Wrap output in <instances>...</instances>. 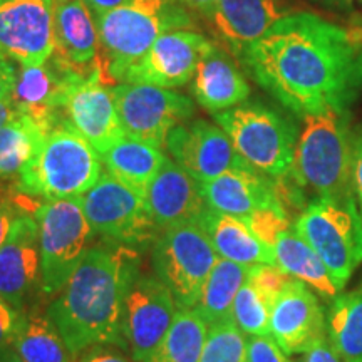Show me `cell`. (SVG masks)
Masks as SVG:
<instances>
[{
    "mask_svg": "<svg viewBox=\"0 0 362 362\" xmlns=\"http://www.w3.org/2000/svg\"><path fill=\"white\" fill-rule=\"evenodd\" d=\"M240 61L298 116L347 111L362 89V33L312 12H292L248 45Z\"/></svg>",
    "mask_w": 362,
    "mask_h": 362,
    "instance_id": "1",
    "label": "cell"
},
{
    "mask_svg": "<svg viewBox=\"0 0 362 362\" xmlns=\"http://www.w3.org/2000/svg\"><path fill=\"white\" fill-rule=\"evenodd\" d=\"M136 270L133 248L116 243L89 248L47 310L72 357L119 344L124 293Z\"/></svg>",
    "mask_w": 362,
    "mask_h": 362,
    "instance_id": "2",
    "label": "cell"
},
{
    "mask_svg": "<svg viewBox=\"0 0 362 362\" xmlns=\"http://www.w3.org/2000/svg\"><path fill=\"white\" fill-rule=\"evenodd\" d=\"M99 34L103 76L121 81L161 35L193 30L194 21L178 0H129L115 11L94 17Z\"/></svg>",
    "mask_w": 362,
    "mask_h": 362,
    "instance_id": "3",
    "label": "cell"
},
{
    "mask_svg": "<svg viewBox=\"0 0 362 362\" xmlns=\"http://www.w3.org/2000/svg\"><path fill=\"white\" fill-rule=\"evenodd\" d=\"M304 117L291 173L298 188L317 198H342L351 193L352 144L347 111L327 110Z\"/></svg>",
    "mask_w": 362,
    "mask_h": 362,
    "instance_id": "4",
    "label": "cell"
},
{
    "mask_svg": "<svg viewBox=\"0 0 362 362\" xmlns=\"http://www.w3.org/2000/svg\"><path fill=\"white\" fill-rule=\"evenodd\" d=\"M101 155L67 123L44 138L33 161L17 178V188L45 202L79 198L101 178Z\"/></svg>",
    "mask_w": 362,
    "mask_h": 362,
    "instance_id": "5",
    "label": "cell"
},
{
    "mask_svg": "<svg viewBox=\"0 0 362 362\" xmlns=\"http://www.w3.org/2000/svg\"><path fill=\"white\" fill-rule=\"evenodd\" d=\"M214 117L252 168L274 180L291 173L298 134L282 115L262 104L243 103Z\"/></svg>",
    "mask_w": 362,
    "mask_h": 362,
    "instance_id": "6",
    "label": "cell"
},
{
    "mask_svg": "<svg viewBox=\"0 0 362 362\" xmlns=\"http://www.w3.org/2000/svg\"><path fill=\"white\" fill-rule=\"evenodd\" d=\"M293 228L344 288L362 264V216L354 194L317 198L298 215Z\"/></svg>",
    "mask_w": 362,
    "mask_h": 362,
    "instance_id": "7",
    "label": "cell"
},
{
    "mask_svg": "<svg viewBox=\"0 0 362 362\" xmlns=\"http://www.w3.org/2000/svg\"><path fill=\"white\" fill-rule=\"evenodd\" d=\"M218 259L198 221L161 230L153 247L156 277L173 293L178 309H193Z\"/></svg>",
    "mask_w": 362,
    "mask_h": 362,
    "instance_id": "8",
    "label": "cell"
},
{
    "mask_svg": "<svg viewBox=\"0 0 362 362\" xmlns=\"http://www.w3.org/2000/svg\"><path fill=\"white\" fill-rule=\"evenodd\" d=\"M34 218L39 225L42 292L57 296L90 248L94 230L79 198L40 203Z\"/></svg>",
    "mask_w": 362,
    "mask_h": 362,
    "instance_id": "9",
    "label": "cell"
},
{
    "mask_svg": "<svg viewBox=\"0 0 362 362\" xmlns=\"http://www.w3.org/2000/svg\"><path fill=\"white\" fill-rule=\"evenodd\" d=\"M79 202L94 233L106 242L128 248L146 247L160 235L148 215L144 194L111 173H103Z\"/></svg>",
    "mask_w": 362,
    "mask_h": 362,
    "instance_id": "10",
    "label": "cell"
},
{
    "mask_svg": "<svg viewBox=\"0 0 362 362\" xmlns=\"http://www.w3.org/2000/svg\"><path fill=\"white\" fill-rule=\"evenodd\" d=\"M176 307L173 293L160 279L134 272L124 293L119 327V346L131 359H149L173 324Z\"/></svg>",
    "mask_w": 362,
    "mask_h": 362,
    "instance_id": "11",
    "label": "cell"
},
{
    "mask_svg": "<svg viewBox=\"0 0 362 362\" xmlns=\"http://www.w3.org/2000/svg\"><path fill=\"white\" fill-rule=\"evenodd\" d=\"M112 94L124 134L160 149L170 131L194 112L188 96L156 86L123 83L112 88Z\"/></svg>",
    "mask_w": 362,
    "mask_h": 362,
    "instance_id": "12",
    "label": "cell"
},
{
    "mask_svg": "<svg viewBox=\"0 0 362 362\" xmlns=\"http://www.w3.org/2000/svg\"><path fill=\"white\" fill-rule=\"evenodd\" d=\"M56 45L54 0H0V56L21 66H39Z\"/></svg>",
    "mask_w": 362,
    "mask_h": 362,
    "instance_id": "13",
    "label": "cell"
},
{
    "mask_svg": "<svg viewBox=\"0 0 362 362\" xmlns=\"http://www.w3.org/2000/svg\"><path fill=\"white\" fill-rule=\"evenodd\" d=\"M211 45L214 40H208L197 30L168 33L126 71L121 81L124 84H148L165 89L181 88L192 81Z\"/></svg>",
    "mask_w": 362,
    "mask_h": 362,
    "instance_id": "14",
    "label": "cell"
},
{
    "mask_svg": "<svg viewBox=\"0 0 362 362\" xmlns=\"http://www.w3.org/2000/svg\"><path fill=\"white\" fill-rule=\"evenodd\" d=\"M165 148L181 168L200 183L215 180L230 170L250 166L218 124L203 119L181 123L171 129Z\"/></svg>",
    "mask_w": 362,
    "mask_h": 362,
    "instance_id": "15",
    "label": "cell"
},
{
    "mask_svg": "<svg viewBox=\"0 0 362 362\" xmlns=\"http://www.w3.org/2000/svg\"><path fill=\"white\" fill-rule=\"evenodd\" d=\"M37 287L42 288L39 225L33 215L21 214L0 248V297L21 312Z\"/></svg>",
    "mask_w": 362,
    "mask_h": 362,
    "instance_id": "16",
    "label": "cell"
},
{
    "mask_svg": "<svg viewBox=\"0 0 362 362\" xmlns=\"http://www.w3.org/2000/svg\"><path fill=\"white\" fill-rule=\"evenodd\" d=\"M64 119L101 156L126 136L112 88L103 84L101 72L71 89L64 106Z\"/></svg>",
    "mask_w": 362,
    "mask_h": 362,
    "instance_id": "17",
    "label": "cell"
},
{
    "mask_svg": "<svg viewBox=\"0 0 362 362\" xmlns=\"http://www.w3.org/2000/svg\"><path fill=\"white\" fill-rule=\"evenodd\" d=\"M288 13L287 0H218L205 17L216 44L240 59L248 45Z\"/></svg>",
    "mask_w": 362,
    "mask_h": 362,
    "instance_id": "18",
    "label": "cell"
},
{
    "mask_svg": "<svg viewBox=\"0 0 362 362\" xmlns=\"http://www.w3.org/2000/svg\"><path fill=\"white\" fill-rule=\"evenodd\" d=\"M325 317L314 291L293 279L270 312V336L287 356L304 354L325 336Z\"/></svg>",
    "mask_w": 362,
    "mask_h": 362,
    "instance_id": "19",
    "label": "cell"
},
{
    "mask_svg": "<svg viewBox=\"0 0 362 362\" xmlns=\"http://www.w3.org/2000/svg\"><path fill=\"white\" fill-rule=\"evenodd\" d=\"M144 205L149 218L161 232L170 226L198 221L206 203L200 181L175 160L166 158L144 192Z\"/></svg>",
    "mask_w": 362,
    "mask_h": 362,
    "instance_id": "20",
    "label": "cell"
},
{
    "mask_svg": "<svg viewBox=\"0 0 362 362\" xmlns=\"http://www.w3.org/2000/svg\"><path fill=\"white\" fill-rule=\"evenodd\" d=\"M202 193L206 206L242 220L262 208L284 206L277 193V181L252 166L230 170L202 183Z\"/></svg>",
    "mask_w": 362,
    "mask_h": 362,
    "instance_id": "21",
    "label": "cell"
},
{
    "mask_svg": "<svg viewBox=\"0 0 362 362\" xmlns=\"http://www.w3.org/2000/svg\"><path fill=\"white\" fill-rule=\"evenodd\" d=\"M193 98L208 112L232 110L250 96V86L235 64V61L220 44L214 42L189 81Z\"/></svg>",
    "mask_w": 362,
    "mask_h": 362,
    "instance_id": "22",
    "label": "cell"
},
{
    "mask_svg": "<svg viewBox=\"0 0 362 362\" xmlns=\"http://www.w3.org/2000/svg\"><path fill=\"white\" fill-rule=\"evenodd\" d=\"M198 223L205 230L220 259L245 267L277 265L274 250L260 242L242 218L205 206Z\"/></svg>",
    "mask_w": 362,
    "mask_h": 362,
    "instance_id": "23",
    "label": "cell"
},
{
    "mask_svg": "<svg viewBox=\"0 0 362 362\" xmlns=\"http://www.w3.org/2000/svg\"><path fill=\"white\" fill-rule=\"evenodd\" d=\"M54 19L59 51L79 66H96L99 34L84 0H54Z\"/></svg>",
    "mask_w": 362,
    "mask_h": 362,
    "instance_id": "24",
    "label": "cell"
},
{
    "mask_svg": "<svg viewBox=\"0 0 362 362\" xmlns=\"http://www.w3.org/2000/svg\"><path fill=\"white\" fill-rule=\"evenodd\" d=\"M275 264L291 277L300 280L325 300H334L342 288L334 280L332 275L319 255L309 243L296 232V228L287 230L277 238L274 245Z\"/></svg>",
    "mask_w": 362,
    "mask_h": 362,
    "instance_id": "25",
    "label": "cell"
},
{
    "mask_svg": "<svg viewBox=\"0 0 362 362\" xmlns=\"http://www.w3.org/2000/svg\"><path fill=\"white\" fill-rule=\"evenodd\" d=\"M101 158L107 173L143 194L166 161L165 153L160 148L129 136L112 144Z\"/></svg>",
    "mask_w": 362,
    "mask_h": 362,
    "instance_id": "26",
    "label": "cell"
},
{
    "mask_svg": "<svg viewBox=\"0 0 362 362\" xmlns=\"http://www.w3.org/2000/svg\"><path fill=\"white\" fill-rule=\"evenodd\" d=\"M250 267L218 259L203 285L200 298L193 310L198 312L208 325L232 320L235 297L247 282Z\"/></svg>",
    "mask_w": 362,
    "mask_h": 362,
    "instance_id": "27",
    "label": "cell"
},
{
    "mask_svg": "<svg viewBox=\"0 0 362 362\" xmlns=\"http://www.w3.org/2000/svg\"><path fill=\"white\" fill-rule=\"evenodd\" d=\"M325 325L337 356L344 362H362V284L334 298Z\"/></svg>",
    "mask_w": 362,
    "mask_h": 362,
    "instance_id": "28",
    "label": "cell"
},
{
    "mask_svg": "<svg viewBox=\"0 0 362 362\" xmlns=\"http://www.w3.org/2000/svg\"><path fill=\"white\" fill-rule=\"evenodd\" d=\"M11 347L24 362H72L74 359L49 315H22Z\"/></svg>",
    "mask_w": 362,
    "mask_h": 362,
    "instance_id": "29",
    "label": "cell"
},
{
    "mask_svg": "<svg viewBox=\"0 0 362 362\" xmlns=\"http://www.w3.org/2000/svg\"><path fill=\"white\" fill-rule=\"evenodd\" d=\"M51 131L19 115L0 128V180L19 178Z\"/></svg>",
    "mask_w": 362,
    "mask_h": 362,
    "instance_id": "30",
    "label": "cell"
},
{
    "mask_svg": "<svg viewBox=\"0 0 362 362\" xmlns=\"http://www.w3.org/2000/svg\"><path fill=\"white\" fill-rule=\"evenodd\" d=\"M208 324L193 309H180L173 324L146 362H198L208 336Z\"/></svg>",
    "mask_w": 362,
    "mask_h": 362,
    "instance_id": "31",
    "label": "cell"
},
{
    "mask_svg": "<svg viewBox=\"0 0 362 362\" xmlns=\"http://www.w3.org/2000/svg\"><path fill=\"white\" fill-rule=\"evenodd\" d=\"M270 307L247 279L235 297L233 322L245 336H270Z\"/></svg>",
    "mask_w": 362,
    "mask_h": 362,
    "instance_id": "32",
    "label": "cell"
},
{
    "mask_svg": "<svg viewBox=\"0 0 362 362\" xmlns=\"http://www.w3.org/2000/svg\"><path fill=\"white\" fill-rule=\"evenodd\" d=\"M247 337L233 320L208 329L205 347L198 362H245Z\"/></svg>",
    "mask_w": 362,
    "mask_h": 362,
    "instance_id": "33",
    "label": "cell"
},
{
    "mask_svg": "<svg viewBox=\"0 0 362 362\" xmlns=\"http://www.w3.org/2000/svg\"><path fill=\"white\" fill-rule=\"evenodd\" d=\"M243 221L259 237L260 242H264L272 250H274L275 242H277L280 235L292 228L284 206L262 208V210L253 211L250 216L243 218Z\"/></svg>",
    "mask_w": 362,
    "mask_h": 362,
    "instance_id": "34",
    "label": "cell"
},
{
    "mask_svg": "<svg viewBox=\"0 0 362 362\" xmlns=\"http://www.w3.org/2000/svg\"><path fill=\"white\" fill-rule=\"evenodd\" d=\"M248 280L272 309L293 277L280 269L279 265H253L248 272Z\"/></svg>",
    "mask_w": 362,
    "mask_h": 362,
    "instance_id": "35",
    "label": "cell"
},
{
    "mask_svg": "<svg viewBox=\"0 0 362 362\" xmlns=\"http://www.w3.org/2000/svg\"><path fill=\"white\" fill-rule=\"evenodd\" d=\"M245 362H291L272 336H250L247 339Z\"/></svg>",
    "mask_w": 362,
    "mask_h": 362,
    "instance_id": "36",
    "label": "cell"
},
{
    "mask_svg": "<svg viewBox=\"0 0 362 362\" xmlns=\"http://www.w3.org/2000/svg\"><path fill=\"white\" fill-rule=\"evenodd\" d=\"M21 317L19 310L0 297V354L12 346Z\"/></svg>",
    "mask_w": 362,
    "mask_h": 362,
    "instance_id": "37",
    "label": "cell"
},
{
    "mask_svg": "<svg viewBox=\"0 0 362 362\" xmlns=\"http://www.w3.org/2000/svg\"><path fill=\"white\" fill-rule=\"evenodd\" d=\"M17 205H19L17 200H12L6 193L0 192V248L4 247L8 233H11L13 220L24 214V211L17 210Z\"/></svg>",
    "mask_w": 362,
    "mask_h": 362,
    "instance_id": "38",
    "label": "cell"
},
{
    "mask_svg": "<svg viewBox=\"0 0 362 362\" xmlns=\"http://www.w3.org/2000/svg\"><path fill=\"white\" fill-rule=\"evenodd\" d=\"M351 185L354 193L357 208L362 216V134L352 144V168H351Z\"/></svg>",
    "mask_w": 362,
    "mask_h": 362,
    "instance_id": "39",
    "label": "cell"
},
{
    "mask_svg": "<svg viewBox=\"0 0 362 362\" xmlns=\"http://www.w3.org/2000/svg\"><path fill=\"white\" fill-rule=\"evenodd\" d=\"M300 362H344L334 347L330 346L327 334L315 341L312 346L302 354Z\"/></svg>",
    "mask_w": 362,
    "mask_h": 362,
    "instance_id": "40",
    "label": "cell"
},
{
    "mask_svg": "<svg viewBox=\"0 0 362 362\" xmlns=\"http://www.w3.org/2000/svg\"><path fill=\"white\" fill-rule=\"evenodd\" d=\"M79 362H136L134 359H129L123 352L115 349H106L104 346L90 347V349L84 351L83 354L78 356Z\"/></svg>",
    "mask_w": 362,
    "mask_h": 362,
    "instance_id": "41",
    "label": "cell"
},
{
    "mask_svg": "<svg viewBox=\"0 0 362 362\" xmlns=\"http://www.w3.org/2000/svg\"><path fill=\"white\" fill-rule=\"evenodd\" d=\"M16 84V66L4 56H0V103L8 101Z\"/></svg>",
    "mask_w": 362,
    "mask_h": 362,
    "instance_id": "42",
    "label": "cell"
},
{
    "mask_svg": "<svg viewBox=\"0 0 362 362\" xmlns=\"http://www.w3.org/2000/svg\"><path fill=\"white\" fill-rule=\"evenodd\" d=\"M129 0H84V4L88 6L89 12L93 13V17L104 16V13L115 11V8L124 6Z\"/></svg>",
    "mask_w": 362,
    "mask_h": 362,
    "instance_id": "43",
    "label": "cell"
},
{
    "mask_svg": "<svg viewBox=\"0 0 362 362\" xmlns=\"http://www.w3.org/2000/svg\"><path fill=\"white\" fill-rule=\"evenodd\" d=\"M178 2L183 4L188 11L198 12L205 17L211 12V8L216 6V2H218V0H178Z\"/></svg>",
    "mask_w": 362,
    "mask_h": 362,
    "instance_id": "44",
    "label": "cell"
},
{
    "mask_svg": "<svg viewBox=\"0 0 362 362\" xmlns=\"http://www.w3.org/2000/svg\"><path fill=\"white\" fill-rule=\"evenodd\" d=\"M16 115H17V111H16V107L12 106L11 99H8V101L0 103V128H2L6 123H8V121H11Z\"/></svg>",
    "mask_w": 362,
    "mask_h": 362,
    "instance_id": "45",
    "label": "cell"
},
{
    "mask_svg": "<svg viewBox=\"0 0 362 362\" xmlns=\"http://www.w3.org/2000/svg\"><path fill=\"white\" fill-rule=\"evenodd\" d=\"M0 362H24V361L16 354V351H13L12 347H8V349H6L2 354H0Z\"/></svg>",
    "mask_w": 362,
    "mask_h": 362,
    "instance_id": "46",
    "label": "cell"
},
{
    "mask_svg": "<svg viewBox=\"0 0 362 362\" xmlns=\"http://www.w3.org/2000/svg\"><path fill=\"white\" fill-rule=\"evenodd\" d=\"M327 2L334 4V6H347V4H351V0H327Z\"/></svg>",
    "mask_w": 362,
    "mask_h": 362,
    "instance_id": "47",
    "label": "cell"
}]
</instances>
